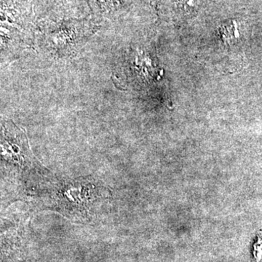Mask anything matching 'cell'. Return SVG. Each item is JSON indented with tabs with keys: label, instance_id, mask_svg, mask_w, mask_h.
I'll use <instances>...</instances> for the list:
<instances>
[{
	"label": "cell",
	"instance_id": "obj_1",
	"mask_svg": "<svg viewBox=\"0 0 262 262\" xmlns=\"http://www.w3.org/2000/svg\"><path fill=\"white\" fill-rule=\"evenodd\" d=\"M258 239L259 240H258V243L256 244V250L258 251L256 257L258 260H261L262 258V235Z\"/></svg>",
	"mask_w": 262,
	"mask_h": 262
}]
</instances>
